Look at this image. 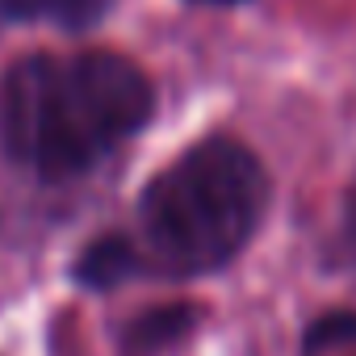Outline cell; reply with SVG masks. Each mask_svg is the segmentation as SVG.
<instances>
[{
  "label": "cell",
  "mask_w": 356,
  "mask_h": 356,
  "mask_svg": "<svg viewBox=\"0 0 356 356\" xmlns=\"http://www.w3.org/2000/svg\"><path fill=\"white\" fill-rule=\"evenodd\" d=\"M151 118L155 84L118 51H42L0 76V147L51 185L105 163Z\"/></svg>",
  "instance_id": "1"
},
{
  "label": "cell",
  "mask_w": 356,
  "mask_h": 356,
  "mask_svg": "<svg viewBox=\"0 0 356 356\" xmlns=\"http://www.w3.org/2000/svg\"><path fill=\"white\" fill-rule=\"evenodd\" d=\"M273 202V181L252 147L231 134H210L159 168L138 206L143 268L168 277H206L227 268L260 231Z\"/></svg>",
  "instance_id": "2"
},
{
  "label": "cell",
  "mask_w": 356,
  "mask_h": 356,
  "mask_svg": "<svg viewBox=\"0 0 356 356\" xmlns=\"http://www.w3.org/2000/svg\"><path fill=\"white\" fill-rule=\"evenodd\" d=\"M202 310L189 302H172V306H151L143 314H134L122 331V356H163L168 348H176L193 327H197Z\"/></svg>",
  "instance_id": "3"
},
{
  "label": "cell",
  "mask_w": 356,
  "mask_h": 356,
  "mask_svg": "<svg viewBox=\"0 0 356 356\" xmlns=\"http://www.w3.org/2000/svg\"><path fill=\"white\" fill-rule=\"evenodd\" d=\"M138 273H147V268H143V256H138V248H134L130 235H101V239H92L80 252L76 268H72V277L84 289H92V293L118 289V285H126Z\"/></svg>",
  "instance_id": "4"
},
{
  "label": "cell",
  "mask_w": 356,
  "mask_h": 356,
  "mask_svg": "<svg viewBox=\"0 0 356 356\" xmlns=\"http://www.w3.org/2000/svg\"><path fill=\"white\" fill-rule=\"evenodd\" d=\"M109 0H0V22H51L63 30H88Z\"/></svg>",
  "instance_id": "5"
},
{
  "label": "cell",
  "mask_w": 356,
  "mask_h": 356,
  "mask_svg": "<svg viewBox=\"0 0 356 356\" xmlns=\"http://www.w3.org/2000/svg\"><path fill=\"white\" fill-rule=\"evenodd\" d=\"M302 356H356V310H331L302 335Z\"/></svg>",
  "instance_id": "6"
},
{
  "label": "cell",
  "mask_w": 356,
  "mask_h": 356,
  "mask_svg": "<svg viewBox=\"0 0 356 356\" xmlns=\"http://www.w3.org/2000/svg\"><path fill=\"white\" fill-rule=\"evenodd\" d=\"M335 260L339 264H356V181L343 197V210H339V235H335Z\"/></svg>",
  "instance_id": "7"
},
{
  "label": "cell",
  "mask_w": 356,
  "mask_h": 356,
  "mask_svg": "<svg viewBox=\"0 0 356 356\" xmlns=\"http://www.w3.org/2000/svg\"><path fill=\"white\" fill-rule=\"evenodd\" d=\"M193 5H243V0H193Z\"/></svg>",
  "instance_id": "8"
}]
</instances>
